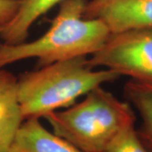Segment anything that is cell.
I'll return each mask as SVG.
<instances>
[{"instance_id":"6da1fadb","label":"cell","mask_w":152,"mask_h":152,"mask_svg":"<svg viewBox=\"0 0 152 152\" xmlns=\"http://www.w3.org/2000/svg\"><path fill=\"white\" fill-rule=\"evenodd\" d=\"M88 0H64L49 29L37 39L0 44V69L21 60L37 59L42 67L58 61L95 53L110 36L99 19L84 16Z\"/></svg>"},{"instance_id":"7a4b0ae2","label":"cell","mask_w":152,"mask_h":152,"mask_svg":"<svg viewBox=\"0 0 152 152\" xmlns=\"http://www.w3.org/2000/svg\"><path fill=\"white\" fill-rule=\"evenodd\" d=\"M95 69L86 56H81L23 74L16 84L23 120L44 118L52 112L69 107L93 89L120 77L111 69Z\"/></svg>"},{"instance_id":"3957f363","label":"cell","mask_w":152,"mask_h":152,"mask_svg":"<svg viewBox=\"0 0 152 152\" xmlns=\"http://www.w3.org/2000/svg\"><path fill=\"white\" fill-rule=\"evenodd\" d=\"M55 134L84 152H104L125 128L134 124L135 115L102 86L91 90L80 102L44 116Z\"/></svg>"},{"instance_id":"277c9868","label":"cell","mask_w":152,"mask_h":152,"mask_svg":"<svg viewBox=\"0 0 152 152\" xmlns=\"http://www.w3.org/2000/svg\"><path fill=\"white\" fill-rule=\"evenodd\" d=\"M89 63L94 68L152 84V28L111 33Z\"/></svg>"},{"instance_id":"5b68a950","label":"cell","mask_w":152,"mask_h":152,"mask_svg":"<svg viewBox=\"0 0 152 152\" xmlns=\"http://www.w3.org/2000/svg\"><path fill=\"white\" fill-rule=\"evenodd\" d=\"M84 16L101 20L111 33L152 28V0H91Z\"/></svg>"},{"instance_id":"8992f818","label":"cell","mask_w":152,"mask_h":152,"mask_svg":"<svg viewBox=\"0 0 152 152\" xmlns=\"http://www.w3.org/2000/svg\"><path fill=\"white\" fill-rule=\"evenodd\" d=\"M10 152H84L50 132L39 118L24 120L17 130Z\"/></svg>"},{"instance_id":"52a82bcc","label":"cell","mask_w":152,"mask_h":152,"mask_svg":"<svg viewBox=\"0 0 152 152\" xmlns=\"http://www.w3.org/2000/svg\"><path fill=\"white\" fill-rule=\"evenodd\" d=\"M17 78L0 69V152H10L19 127L24 121L17 99Z\"/></svg>"},{"instance_id":"ba28073f","label":"cell","mask_w":152,"mask_h":152,"mask_svg":"<svg viewBox=\"0 0 152 152\" xmlns=\"http://www.w3.org/2000/svg\"><path fill=\"white\" fill-rule=\"evenodd\" d=\"M63 1L21 0V4L15 16L2 29L0 33V37L4 40V43L19 44L26 42L33 24Z\"/></svg>"},{"instance_id":"9c48e42d","label":"cell","mask_w":152,"mask_h":152,"mask_svg":"<svg viewBox=\"0 0 152 152\" xmlns=\"http://www.w3.org/2000/svg\"><path fill=\"white\" fill-rule=\"evenodd\" d=\"M124 93L141 117L142 129L139 135L152 152V84L131 80L124 86Z\"/></svg>"},{"instance_id":"30bf717a","label":"cell","mask_w":152,"mask_h":152,"mask_svg":"<svg viewBox=\"0 0 152 152\" xmlns=\"http://www.w3.org/2000/svg\"><path fill=\"white\" fill-rule=\"evenodd\" d=\"M104 152H150L143 143L134 124L125 128Z\"/></svg>"},{"instance_id":"8fae6325","label":"cell","mask_w":152,"mask_h":152,"mask_svg":"<svg viewBox=\"0 0 152 152\" xmlns=\"http://www.w3.org/2000/svg\"><path fill=\"white\" fill-rule=\"evenodd\" d=\"M21 0H0V28H4L14 19Z\"/></svg>"},{"instance_id":"7c38bea8","label":"cell","mask_w":152,"mask_h":152,"mask_svg":"<svg viewBox=\"0 0 152 152\" xmlns=\"http://www.w3.org/2000/svg\"><path fill=\"white\" fill-rule=\"evenodd\" d=\"M1 31H2V28H0V33H1Z\"/></svg>"}]
</instances>
